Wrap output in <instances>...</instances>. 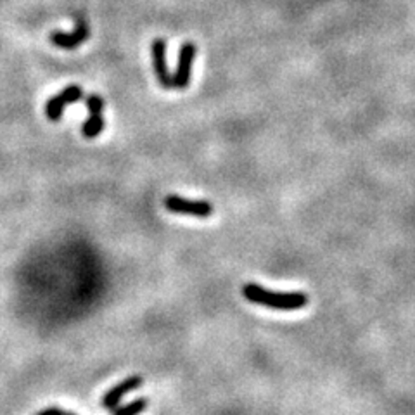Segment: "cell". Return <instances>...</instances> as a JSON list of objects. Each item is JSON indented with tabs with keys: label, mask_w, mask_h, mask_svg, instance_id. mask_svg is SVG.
I'll list each match as a JSON object with an SVG mask.
<instances>
[{
	"label": "cell",
	"mask_w": 415,
	"mask_h": 415,
	"mask_svg": "<svg viewBox=\"0 0 415 415\" xmlns=\"http://www.w3.org/2000/svg\"><path fill=\"white\" fill-rule=\"evenodd\" d=\"M166 47L165 38H154L151 44V54H153V68L154 75L163 88H173V75L168 69V59H166Z\"/></svg>",
	"instance_id": "obj_5"
},
{
	"label": "cell",
	"mask_w": 415,
	"mask_h": 415,
	"mask_svg": "<svg viewBox=\"0 0 415 415\" xmlns=\"http://www.w3.org/2000/svg\"><path fill=\"white\" fill-rule=\"evenodd\" d=\"M147 409V398H139L115 410V415H141Z\"/></svg>",
	"instance_id": "obj_9"
},
{
	"label": "cell",
	"mask_w": 415,
	"mask_h": 415,
	"mask_svg": "<svg viewBox=\"0 0 415 415\" xmlns=\"http://www.w3.org/2000/svg\"><path fill=\"white\" fill-rule=\"evenodd\" d=\"M88 37H90V28H88V25L85 21H78V25H76V28L73 30V32L50 33V42H52L56 47L71 50L80 47L83 42L88 40Z\"/></svg>",
	"instance_id": "obj_7"
},
{
	"label": "cell",
	"mask_w": 415,
	"mask_h": 415,
	"mask_svg": "<svg viewBox=\"0 0 415 415\" xmlns=\"http://www.w3.org/2000/svg\"><path fill=\"white\" fill-rule=\"evenodd\" d=\"M64 415H75V414H66V412H64Z\"/></svg>",
	"instance_id": "obj_11"
},
{
	"label": "cell",
	"mask_w": 415,
	"mask_h": 415,
	"mask_svg": "<svg viewBox=\"0 0 415 415\" xmlns=\"http://www.w3.org/2000/svg\"><path fill=\"white\" fill-rule=\"evenodd\" d=\"M197 47L194 45V42H185L178 50V61H177V69L173 73V88H184L189 87L191 83V71H192V63L196 59Z\"/></svg>",
	"instance_id": "obj_3"
},
{
	"label": "cell",
	"mask_w": 415,
	"mask_h": 415,
	"mask_svg": "<svg viewBox=\"0 0 415 415\" xmlns=\"http://www.w3.org/2000/svg\"><path fill=\"white\" fill-rule=\"evenodd\" d=\"M38 415H64V412H63V410H59V409H47V410H44V412H40Z\"/></svg>",
	"instance_id": "obj_10"
},
{
	"label": "cell",
	"mask_w": 415,
	"mask_h": 415,
	"mask_svg": "<svg viewBox=\"0 0 415 415\" xmlns=\"http://www.w3.org/2000/svg\"><path fill=\"white\" fill-rule=\"evenodd\" d=\"M87 107L90 111V118L83 123L81 127V134L87 139H94L97 135H100L104 131V127H106V122H104V99L100 95L92 94L87 97Z\"/></svg>",
	"instance_id": "obj_6"
},
{
	"label": "cell",
	"mask_w": 415,
	"mask_h": 415,
	"mask_svg": "<svg viewBox=\"0 0 415 415\" xmlns=\"http://www.w3.org/2000/svg\"><path fill=\"white\" fill-rule=\"evenodd\" d=\"M142 382H144V379H142L141 375H130V378H127L125 381L119 382L118 386L111 387V390L107 391L106 397L103 398V407L107 410L115 409V407L119 403V399L125 397V394L130 393V391L141 387Z\"/></svg>",
	"instance_id": "obj_8"
},
{
	"label": "cell",
	"mask_w": 415,
	"mask_h": 415,
	"mask_svg": "<svg viewBox=\"0 0 415 415\" xmlns=\"http://www.w3.org/2000/svg\"><path fill=\"white\" fill-rule=\"evenodd\" d=\"M80 99H83V88L80 85H69L63 92L50 97L47 104H45V115H47L50 122H59L64 112V107L69 106V104L78 103Z\"/></svg>",
	"instance_id": "obj_4"
},
{
	"label": "cell",
	"mask_w": 415,
	"mask_h": 415,
	"mask_svg": "<svg viewBox=\"0 0 415 415\" xmlns=\"http://www.w3.org/2000/svg\"><path fill=\"white\" fill-rule=\"evenodd\" d=\"M165 206L168 211L177 213V215L197 216V218H208V216L213 215V204L208 203V201H191L175 196V194L166 197Z\"/></svg>",
	"instance_id": "obj_2"
},
{
	"label": "cell",
	"mask_w": 415,
	"mask_h": 415,
	"mask_svg": "<svg viewBox=\"0 0 415 415\" xmlns=\"http://www.w3.org/2000/svg\"><path fill=\"white\" fill-rule=\"evenodd\" d=\"M242 296L255 305L267 306L271 310L293 312L308 305V296L305 293H275L258 284H246L242 288Z\"/></svg>",
	"instance_id": "obj_1"
}]
</instances>
